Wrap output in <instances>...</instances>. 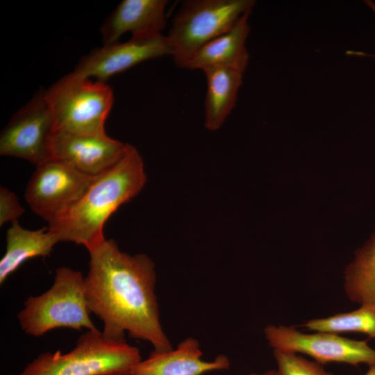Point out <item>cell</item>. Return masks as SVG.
<instances>
[{"instance_id":"5bb4252c","label":"cell","mask_w":375,"mask_h":375,"mask_svg":"<svg viewBox=\"0 0 375 375\" xmlns=\"http://www.w3.org/2000/svg\"><path fill=\"white\" fill-rule=\"evenodd\" d=\"M251 12H245L227 32L203 46L185 69L203 70L210 67H228L244 73L249 60L245 43L250 31Z\"/></svg>"},{"instance_id":"ffe728a7","label":"cell","mask_w":375,"mask_h":375,"mask_svg":"<svg viewBox=\"0 0 375 375\" xmlns=\"http://www.w3.org/2000/svg\"><path fill=\"white\" fill-rule=\"evenodd\" d=\"M25 209L19 202L15 193L8 188H0V225L17 221Z\"/></svg>"},{"instance_id":"2e32d148","label":"cell","mask_w":375,"mask_h":375,"mask_svg":"<svg viewBox=\"0 0 375 375\" xmlns=\"http://www.w3.org/2000/svg\"><path fill=\"white\" fill-rule=\"evenodd\" d=\"M207 90L204 101V125L210 131L218 130L233 109L243 72L228 67H210L202 70Z\"/></svg>"},{"instance_id":"6da1fadb","label":"cell","mask_w":375,"mask_h":375,"mask_svg":"<svg viewBox=\"0 0 375 375\" xmlns=\"http://www.w3.org/2000/svg\"><path fill=\"white\" fill-rule=\"evenodd\" d=\"M89 253L85 297L90 312L103 324L102 333L123 339L127 332L150 342L155 351L172 349L160 324L152 260L144 253L122 251L112 239Z\"/></svg>"},{"instance_id":"30bf717a","label":"cell","mask_w":375,"mask_h":375,"mask_svg":"<svg viewBox=\"0 0 375 375\" xmlns=\"http://www.w3.org/2000/svg\"><path fill=\"white\" fill-rule=\"evenodd\" d=\"M172 56L167 36L162 33L132 36L124 42L103 45L82 58L71 74L106 82L111 76L145 60Z\"/></svg>"},{"instance_id":"603a6c76","label":"cell","mask_w":375,"mask_h":375,"mask_svg":"<svg viewBox=\"0 0 375 375\" xmlns=\"http://www.w3.org/2000/svg\"><path fill=\"white\" fill-rule=\"evenodd\" d=\"M365 3L375 15V2L372 1H366ZM372 56L375 57V55H372Z\"/></svg>"},{"instance_id":"52a82bcc","label":"cell","mask_w":375,"mask_h":375,"mask_svg":"<svg viewBox=\"0 0 375 375\" xmlns=\"http://www.w3.org/2000/svg\"><path fill=\"white\" fill-rule=\"evenodd\" d=\"M40 90L10 119L0 134V155L26 160L35 167L52 158L57 131L55 120Z\"/></svg>"},{"instance_id":"3957f363","label":"cell","mask_w":375,"mask_h":375,"mask_svg":"<svg viewBox=\"0 0 375 375\" xmlns=\"http://www.w3.org/2000/svg\"><path fill=\"white\" fill-rule=\"evenodd\" d=\"M142 360L139 349L123 339L88 330L69 352L40 354L19 375H131Z\"/></svg>"},{"instance_id":"277c9868","label":"cell","mask_w":375,"mask_h":375,"mask_svg":"<svg viewBox=\"0 0 375 375\" xmlns=\"http://www.w3.org/2000/svg\"><path fill=\"white\" fill-rule=\"evenodd\" d=\"M90 312L85 277L80 271L60 267L52 286L40 295L29 297L17 319L26 333L39 337L59 328L96 330Z\"/></svg>"},{"instance_id":"7c38bea8","label":"cell","mask_w":375,"mask_h":375,"mask_svg":"<svg viewBox=\"0 0 375 375\" xmlns=\"http://www.w3.org/2000/svg\"><path fill=\"white\" fill-rule=\"evenodd\" d=\"M202 355L198 340L188 338L176 349L153 350L147 358L135 366L131 375H203L230 367V361L224 355H218L211 361L203 360Z\"/></svg>"},{"instance_id":"ac0fdd59","label":"cell","mask_w":375,"mask_h":375,"mask_svg":"<svg viewBox=\"0 0 375 375\" xmlns=\"http://www.w3.org/2000/svg\"><path fill=\"white\" fill-rule=\"evenodd\" d=\"M303 326L310 331L358 333L375 339V305H360L352 311L312 319Z\"/></svg>"},{"instance_id":"ba28073f","label":"cell","mask_w":375,"mask_h":375,"mask_svg":"<svg viewBox=\"0 0 375 375\" xmlns=\"http://www.w3.org/2000/svg\"><path fill=\"white\" fill-rule=\"evenodd\" d=\"M264 335L274 350L307 355L321 365L336 362L358 366L375 362V350L365 340L324 331L303 333L284 325L267 326Z\"/></svg>"},{"instance_id":"4fadbf2b","label":"cell","mask_w":375,"mask_h":375,"mask_svg":"<svg viewBox=\"0 0 375 375\" xmlns=\"http://www.w3.org/2000/svg\"><path fill=\"white\" fill-rule=\"evenodd\" d=\"M166 0H124L103 23V45L117 42L126 33L132 36L161 33L166 26Z\"/></svg>"},{"instance_id":"7402d4cb","label":"cell","mask_w":375,"mask_h":375,"mask_svg":"<svg viewBox=\"0 0 375 375\" xmlns=\"http://www.w3.org/2000/svg\"><path fill=\"white\" fill-rule=\"evenodd\" d=\"M368 366L369 369L364 375H375V362Z\"/></svg>"},{"instance_id":"9a60e30c","label":"cell","mask_w":375,"mask_h":375,"mask_svg":"<svg viewBox=\"0 0 375 375\" xmlns=\"http://www.w3.org/2000/svg\"><path fill=\"white\" fill-rule=\"evenodd\" d=\"M59 242L48 226L28 230L22 227L18 221L12 222L6 232V251L0 260V284L26 260L49 256Z\"/></svg>"},{"instance_id":"d6986e66","label":"cell","mask_w":375,"mask_h":375,"mask_svg":"<svg viewBox=\"0 0 375 375\" xmlns=\"http://www.w3.org/2000/svg\"><path fill=\"white\" fill-rule=\"evenodd\" d=\"M277 370L281 375H333L322 365L299 354L274 350Z\"/></svg>"},{"instance_id":"44dd1931","label":"cell","mask_w":375,"mask_h":375,"mask_svg":"<svg viewBox=\"0 0 375 375\" xmlns=\"http://www.w3.org/2000/svg\"><path fill=\"white\" fill-rule=\"evenodd\" d=\"M247 375H281L277 369H272L262 373H251Z\"/></svg>"},{"instance_id":"8fae6325","label":"cell","mask_w":375,"mask_h":375,"mask_svg":"<svg viewBox=\"0 0 375 375\" xmlns=\"http://www.w3.org/2000/svg\"><path fill=\"white\" fill-rule=\"evenodd\" d=\"M128 143L99 134H77L56 131L52 142V157L66 162L78 171L95 176L115 164L124 155Z\"/></svg>"},{"instance_id":"7a4b0ae2","label":"cell","mask_w":375,"mask_h":375,"mask_svg":"<svg viewBox=\"0 0 375 375\" xmlns=\"http://www.w3.org/2000/svg\"><path fill=\"white\" fill-rule=\"evenodd\" d=\"M147 182L142 156L128 144L122 157L90 182L69 206L49 223L60 242L83 245L90 251L105 240L106 221L122 204L138 194Z\"/></svg>"},{"instance_id":"5b68a950","label":"cell","mask_w":375,"mask_h":375,"mask_svg":"<svg viewBox=\"0 0 375 375\" xmlns=\"http://www.w3.org/2000/svg\"><path fill=\"white\" fill-rule=\"evenodd\" d=\"M254 4L252 0L183 1L166 35L176 65L185 69L203 46L230 30Z\"/></svg>"},{"instance_id":"8992f818","label":"cell","mask_w":375,"mask_h":375,"mask_svg":"<svg viewBox=\"0 0 375 375\" xmlns=\"http://www.w3.org/2000/svg\"><path fill=\"white\" fill-rule=\"evenodd\" d=\"M44 93L57 131L77 134L106 133L105 122L114 103L113 90L107 83L69 73Z\"/></svg>"},{"instance_id":"e0dca14e","label":"cell","mask_w":375,"mask_h":375,"mask_svg":"<svg viewBox=\"0 0 375 375\" xmlns=\"http://www.w3.org/2000/svg\"><path fill=\"white\" fill-rule=\"evenodd\" d=\"M344 288L349 300L375 305V234L356 251L347 267Z\"/></svg>"},{"instance_id":"9c48e42d","label":"cell","mask_w":375,"mask_h":375,"mask_svg":"<svg viewBox=\"0 0 375 375\" xmlns=\"http://www.w3.org/2000/svg\"><path fill=\"white\" fill-rule=\"evenodd\" d=\"M92 176L52 158L35 167L24 197L30 208L49 224L78 198Z\"/></svg>"}]
</instances>
